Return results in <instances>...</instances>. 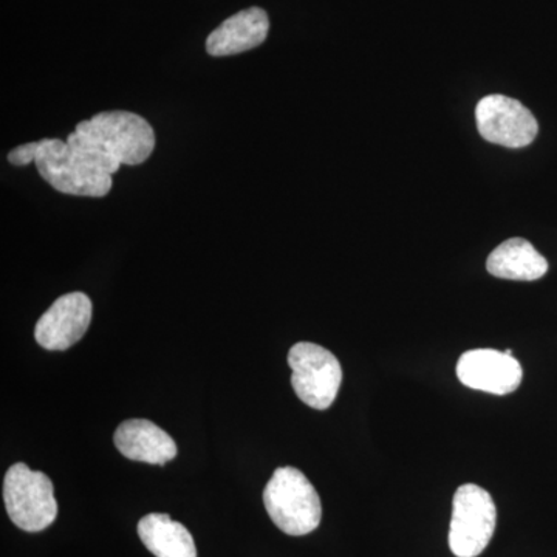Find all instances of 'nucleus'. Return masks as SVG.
<instances>
[{"mask_svg":"<svg viewBox=\"0 0 557 557\" xmlns=\"http://www.w3.org/2000/svg\"><path fill=\"white\" fill-rule=\"evenodd\" d=\"M36 168L58 193L76 197H106L112 189V175L120 171L119 161L89 138L73 132L67 141L40 139Z\"/></svg>","mask_w":557,"mask_h":557,"instance_id":"nucleus-1","label":"nucleus"},{"mask_svg":"<svg viewBox=\"0 0 557 557\" xmlns=\"http://www.w3.org/2000/svg\"><path fill=\"white\" fill-rule=\"evenodd\" d=\"M263 505L274 525L288 536H306L322 519L321 498L299 469L277 468L263 491Z\"/></svg>","mask_w":557,"mask_h":557,"instance_id":"nucleus-2","label":"nucleus"},{"mask_svg":"<svg viewBox=\"0 0 557 557\" xmlns=\"http://www.w3.org/2000/svg\"><path fill=\"white\" fill-rule=\"evenodd\" d=\"M75 132L104 149L120 164L137 166L156 149V132L138 113L126 110L101 112L81 121Z\"/></svg>","mask_w":557,"mask_h":557,"instance_id":"nucleus-3","label":"nucleus"},{"mask_svg":"<svg viewBox=\"0 0 557 557\" xmlns=\"http://www.w3.org/2000/svg\"><path fill=\"white\" fill-rule=\"evenodd\" d=\"M3 502L11 522L28 533H39L57 520L53 483L25 463L13 465L3 480Z\"/></svg>","mask_w":557,"mask_h":557,"instance_id":"nucleus-4","label":"nucleus"},{"mask_svg":"<svg viewBox=\"0 0 557 557\" xmlns=\"http://www.w3.org/2000/svg\"><path fill=\"white\" fill-rule=\"evenodd\" d=\"M497 509L486 490L467 483L454 494L449 527L450 552L457 557H478L493 539Z\"/></svg>","mask_w":557,"mask_h":557,"instance_id":"nucleus-5","label":"nucleus"},{"mask_svg":"<svg viewBox=\"0 0 557 557\" xmlns=\"http://www.w3.org/2000/svg\"><path fill=\"white\" fill-rule=\"evenodd\" d=\"M292 386L300 401L318 410L329 409L338 397L343 368L338 358L313 343L295 344L288 351Z\"/></svg>","mask_w":557,"mask_h":557,"instance_id":"nucleus-6","label":"nucleus"},{"mask_svg":"<svg viewBox=\"0 0 557 557\" xmlns=\"http://www.w3.org/2000/svg\"><path fill=\"white\" fill-rule=\"evenodd\" d=\"M475 120L486 141L504 148L519 149L531 145L539 132L537 120L518 100L504 95H490L479 102Z\"/></svg>","mask_w":557,"mask_h":557,"instance_id":"nucleus-7","label":"nucleus"},{"mask_svg":"<svg viewBox=\"0 0 557 557\" xmlns=\"http://www.w3.org/2000/svg\"><path fill=\"white\" fill-rule=\"evenodd\" d=\"M457 376L465 386L475 391L508 395L518 391L523 370L512 355L494 348H478L467 351L458 359Z\"/></svg>","mask_w":557,"mask_h":557,"instance_id":"nucleus-8","label":"nucleus"},{"mask_svg":"<svg viewBox=\"0 0 557 557\" xmlns=\"http://www.w3.org/2000/svg\"><path fill=\"white\" fill-rule=\"evenodd\" d=\"M94 314L89 296L75 292L54 300L40 317L35 338L46 350H67L86 335Z\"/></svg>","mask_w":557,"mask_h":557,"instance_id":"nucleus-9","label":"nucleus"},{"mask_svg":"<svg viewBox=\"0 0 557 557\" xmlns=\"http://www.w3.org/2000/svg\"><path fill=\"white\" fill-rule=\"evenodd\" d=\"M116 449L124 457L149 465H166L177 456V443L160 426L149 420H126L113 435Z\"/></svg>","mask_w":557,"mask_h":557,"instance_id":"nucleus-10","label":"nucleus"},{"mask_svg":"<svg viewBox=\"0 0 557 557\" xmlns=\"http://www.w3.org/2000/svg\"><path fill=\"white\" fill-rule=\"evenodd\" d=\"M270 32L269 14L259 7L239 11L215 28L207 39L211 57H233L265 42Z\"/></svg>","mask_w":557,"mask_h":557,"instance_id":"nucleus-11","label":"nucleus"},{"mask_svg":"<svg viewBox=\"0 0 557 557\" xmlns=\"http://www.w3.org/2000/svg\"><path fill=\"white\" fill-rule=\"evenodd\" d=\"M486 269L496 277L531 282L547 274L548 262L530 242L515 237L491 252Z\"/></svg>","mask_w":557,"mask_h":557,"instance_id":"nucleus-12","label":"nucleus"},{"mask_svg":"<svg viewBox=\"0 0 557 557\" xmlns=\"http://www.w3.org/2000/svg\"><path fill=\"white\" fill-rule=\"evenodd\" d=\"M138 536L156 557H197L193 534L171 516L161 512L145 516L138 522Z\"/></svg>","mask_w":557,"mask_h":557,"instance_id":"nucleus-13","label":"nucleus"},{"mask_svg":"<svg viewBox=\"0 0 557 557\" xmlns=\"http://www.w3.org/2000/svg\"><path fill=\"white\" fill-rule=\"evenodd\" d=\"M39 143H27L10 150L9 161L14 166H27L38 157Z\"/></svg>","mask_w":557,"mask_h":557,"instance_id":"nucleus-14","label":"nucleus"}]
</instances>
